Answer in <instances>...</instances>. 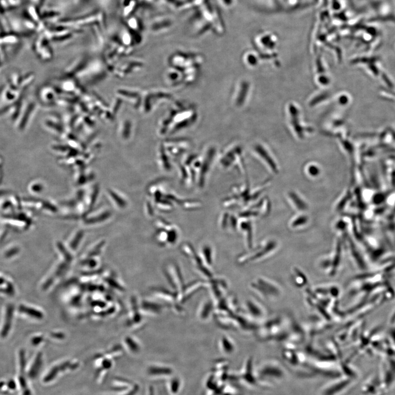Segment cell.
Returning a JSON list of instances; mask_svg holds the SVG:
<instances>
[{"label": "cell", "instance_id": "6da1fadb", "mask_svg": "<svg viewBox=\"0 0 395 395\" xmlns=\"http://www.w3.org/2000/svg\"><path fill=\"white\" fill-rule=\"evenodd\" d=\"M160 228L159 233L157 234L159 237L158 239L160 241L162 245H173L177 243L179 238V232L177 227L170 223L162 221Z\"/></svg>", "mask_w": 395, "mask_h": 395}, {"label": "cell", "instance_id": "7a4b0ae2", "mask_svg": "<svg viewBox=\"0 0 395 395\" xmlns=\"http://www.w3.org/2000/svg\"><path fill=\"white\" fill-rule=\"evenodd\" d=\"M147 372V375L153 379H167L174 375L173 369L164 364H153L148 368Z\"/></svg>", "mask_w": 395, "mask_h": 395}, {"label": "cell", "instance_id": "3957f363", "mask_svg": "<svg viewBox=\"0 0 395 395\" xmlns=\"http://www.w3.org/2000/svg\"><path fill=\"white\" fill-rule=\"evenodd\" d=\"M183 381L181 377L173 375L167 379L166 389L169 395H179L182 392Z\"/></svg>", "mask_w": 395, "mask_h": 395}, {"label": "cell", "instance_id": "277c9868", "mask_svg": "<svg viewBox=\"0 0 395 395\" xmlns=\"http://www.w3.org/2000/svg\"><path fill=\"white\" fill-rule=\"evenodd\" d=\"M13 315V307L9 306L7 307L6 311V318L4 320L3 327L2 329L1 336H6L8 335V331H10Z\"/></svg>", "mask_w": 395, "mask_h": 395}, {"label": "cell", "instance_id": "5b68a950", "mask_svg": "<svg viewBox=\"0 0 395 395\" xmlns=\"http://www.w3.org/2000/svg\"><path fill=\"white\" fill-rule=\"evenodd\" d=\"M221 350L223 353L231 354L234 352V346L229 340L223 339L221 342Z\"/></svg>", "mask_w": 395, "mask_h": 395}, {"label": "cell", "instance_id": "8992f818", "mask_svg": "<svg viewBox=\"0 0 395 395\" xmlns=\"http://www.w3.org/2000/svg\"><path fill=\"white\" fill-rule=\"evenodd\" d=\"M294 193V194L292 195H289V197L291 198L293 203H294V202H296V207L300 210H304L306 209V204L304 203V201H302V200L300 199V197L296 195L295 193Z\"/></svg>", "mask_w": 395, "mask_h": 395}, {"label": "cell", "instance_id": "52a82bcc", "mask_svg": "<svg viewBox=\"0 0 395 395\" xmlns=\"http://www.w3.org/2000/svg\"><path fill=\"white\" fill-rule=\"evenodd\" d=\"M20 310L21 313H23L29 315L33 316L34 317H40V315H39L38 313H35L37 312L34 310L32 309L28 308V307H25L24 306H20Z\"/></svg>", "mask_w": 395, "mask_h": 395}, {"label": "cell", "instance_id": "ba28073f", "mask_svg": "<svg viewBox=\"0 0 395 395\" xmlns=\"http://www.w3.org/2000/svg\"><path fill=\"white\" fill-rule=\"evenodd\" d=\"M217 1L226 7H232L234 3V0H217Z\"/></svg>", "mask_w": 395, "mask_h": 395}]
</instances>
